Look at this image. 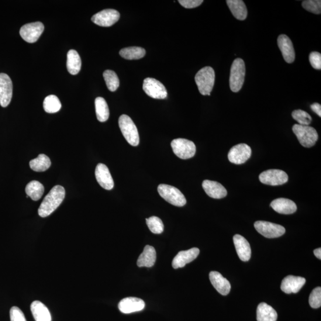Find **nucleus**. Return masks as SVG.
I'll return each mask as SVG.
<instances>
[{
    "label": "nucleus",
    "instance_id": "nucleus-22",
    "mask_svg": "<svg viewBox=\"0 0 321 321\" xmlns=\"http://www.w3.org/2000/svg\"><path fill=\"white\" fill-rule=\"evenodd\" d=\"M233 241L238 257L242 261H249L251 257V248L249 243L244 237L236 234L233 237Z\"/></svg>",
    "mask_w": 321,
    "mask_h": 321
},
{
    "label": "nucleus",
    "instance_id": "nucleus-39",
    "mask_svg": "<svg viewBox=\"0 0 321 321\" xmlns=\"http://www.w3.org/2000/svg\"><path fill=\"white\" fill-rule=\"evenodd\" d=\"M10 316L11 321H26L22 310L16 306L12 307L10 309Z\"/></svg>",
    "mask_w": 321,
    "mask_h": 321
},
{
    "label": "nucleus",
    "instance_id": "nucleus-37",
    "mask_svg": "<svg viewBox=\"0 0 321 321\" xmlns=\"http://www.w3.org/2000/svg\"><path fill=\"white\" fill-rule=\"evenodd\" d=\"M302 6L307 11L316 14V15H320L321 13L320 0H306L302 2Z\"/></svg>",
    "mask_w": 321,
    "mask_h": 321
},
{
    "label": "nucleus",
    "instance_id": "nucleus-43",
    "mask_svg": "<svg viewBox=\"0 0 321 321\" xmlns=\"http://www.w3.org/2000/svg\"><path fill=\"white\" fill-rule=\"evenodd\" d=\"M313 253L314 254H315L317 258H318L319 259V260H321V248H316V249L314 250Z\"/></svg>",
    "mask_w": 321,
    "mask_h": 321
},
{
    "label": "nucleus",
    "instance_id": "nucleus-10",
    "mask_svg": "<svg viewBox=\"0 0 321 321\" xmlns=\"http://www.w3.org/2000/svg\"><path fill=\"white\" fill-rule=\"evenodd\" d=\"M259 179L262 184L271 186L282 185L289 180L288 175L286 172L275 169L262 172L259 176Z\"/></svg>",
    "mask_w": 321,
    "mask_h": 321
},
{
    "label": "nucleus",
    "instance_id": "nucleus-3",
    "mask_svg": "<svg viewBox=\"0 0 321 321\" xmlns=\"http://www.w3.org/2000/svg\"><path fill=\"white\" fill-rule=\"evenodd\" d=\"M246 67L241 58H237L231 65L230 76V87L233 92H239L244 84Z\"/></svg>",
    "mask_w": 321,
    "mask_h": 321
},
{
    "label": "nucleus",
    "instance_id": "nucleus-8",
    "mask_svg": "<svg viewBox=\"0 0 321 321\" xmlns=\"http://www.w3.org/2000/svg\"><path fill=\"white\" fill-rule=\"evenodd\" d=\"M254 227L259 233L269 239L280 237L286 232L284 227L279 224L264 222V221H258L255 222Z\"/></svg>",
    "mask_w": 321,
    "mask_h": 321
},
{
    "label": "nucleus",
    "instance_id": "nucleus-35",
    "mask_svg": "<svg viewBox=\"0 0 321 321\" xmlns=\"http://www.w3.org/2000/svg\"><path fill=\"white\" fill-rule=\"evenodd\" d=\"M147 224L152 233L161 234L164 231V224L162 220L157 217H151L146 219Z\"/></svg>",
    "mask_w": 321,
    "mask_h": 321
},
{
    "label": "nucleus",
    "instance_id": "nucleus-24",
    "mask_svg": "<svg viewBox=\"0 0 321 321\" xmlns=\"http://www.w3.org/2000/svg\"><path fill=\"white\" fill-rule=\"evenodd\" d=\"M156 260V251L154 247L147 245L138 258L137 264L139 267L150 268L154 265Z\"/></svg>",
    "mask_w": 321,
    "mask_h": 321
},
{
    "label": "nucleus",
    "instance_id": "nucleus-38",
    "mask_svg": "<svg viewBox=\"0 0 321 321\" xmlns=\"http://www.w3.org/2000/svg\"><path fill=\"white\" fill-rule=\"evenodd\" d=\"M309 303L312 308H320L321 306V288L320 287L313 290L309 296Z\"/></svg>",
    "mask_w": 321,
    "mask_h": 321
},
{
    "label": "nucleus",
    "instance_id": "nucleus-41",
    "mask_svg": "<svg viewBox=\"0 0 321 321\" xmlns=\"http://www.w3.org/2000/svg\"><path fill=\"white\" fill-rule=\"evenodd\" d=\"M179 3L186 9L197 8L203 2L202 0H179Z\"/></svg>",
    "mask_w": 321,
    "mask_h": 321
},
{
    "label": "nucleus",
    "instance_id": "nucleus-20",
    "mask_svg": "<svg viewBox=\"0 0 321 321\" xmlns=\"http://www.w3.org/2000/svg\"><path fill=\"white\" fill-rule=\"evenodd\" d=\"M202 188L209 197L213 199H222L227 195V191L220 183L206 180L202 183Z\"/></svg>",
    "mask_w": 321,
    "mask_h": 321
},
{
    "label": "nucleus",
    "instance_id": "nucleus-5",
    "mask_svg": "<svg viewBox=\"0 0 321 321\" xmlns=\"http://www.w3.org/2000/svg\"><path fill=\"white\" fill-rule=\"evenodd\" d=\"M292 129L298 137L300 144L305 148H310L315 146L318 139V134L312 127L295 124Z\"/></svg>",
    "mask_w": 321,
    "mask_h": 321
},
{
    "label": "nucleus",
    "instance_id": "nucleus-15",
    "mask_svg": "<svg viewBox=\"0 0 321 321\" xmlns=\"http://www.w3.org/2000/svg\"><path fill=\"white\" fill-rule=\"evenodd\" d=\"M200 253L198 248H192L188 251L179 252L172 262V267L178 269L184 267L186 264L191 263L198 257Z\"/></svg>",
    "mask_w": 321,
    "mask_h": 321
},
{
    "label": "nucleus",
    "instance_id": "nucleus-12",
    "mask_svg": "<svg viewBox=\"0 0 321 321\" xmlns=\"http://www.w3.org/2000/svg\"><path fill=\"white\" fill-rule=\"evenodd\" d=\"M44 26L41 22H34L23 25L20 30V34L22 39L29 43L37 42L42 34Z\"/></svg>",
    "mask_w": 321,
    "mask_h": 321
},
{
    "label": "nucleus",
    "instance_id": "nucleus-31",
    "mask_svg": "<svg viewBox=\"0 0 321 321\" xmlns=\"http://www.w3.org/2000/svg\"><path fill=\"white\" fill-rule=\"evenodd\" d=\"M96 115L100 122H105L109 119L110 112L109 106L104 99L98 97L95 101Z\"/></svg>",
    "mask_w": 321,
    "mask_h": 321
},
{
    "label": "nucleus",
    "instance_id": "nucleus-28",
    "mask_svg": "<svg viewBox=\"0 0 321 321\" xmlns=\"http://www.w3.org/2000/svg\"><path fill=\"white\" fill-rule=\"evenodd\" d=\"M82 61L78 52L71 50L68 52L67 58V70L72 75L79 74L81 69Z\"/></svg>",
    "mask_w": 321,
    "mask_h": 321
},
{
    "label": "nucleus",
    "instance_id": "nucleus-29",
    "mask_svg": "<svg viewBox=\"0 0 321 321\" xmlns=\"http://www.w3.org/2000/svg\"><path fill=\"white\" fill-rule=\"evenodd\" d=\"M25 191L28 197L33 201H37L42 197L44 193V187L40 182L33 181L27 185Z\"/></svg>",
    "mask_w": 321,
    "mask_h": 321
},
{
    "label": "nucleus",
    "instance_id": "nucleus-26",
    "mask_svg": "<svg viewBox=\"0 0 321 321\" xmlns=\"http://www.w3.org/2000/svg\"><path fill=\"white\" fill-rule=\"evenodd\" d=\"M277 313L275 309L265 303H261L257 310L258 321H277Z\"/></svg>",
    "mask_w": 321,
    "mask_h": 321
},
{
    "label": "nucleus",
    "instance_id": "nucleus-4",
    "mask_svg": "<svg viewBox=\"0 0 321 321\" xmlns=\"http://www.w3.org/2000/svg\"><path fill=\"white\" fill-rule=\"evenodd\" d=\"M119 124L124 138L131 146L136 147L139 144V135L135 124L128 116L120 117Z\"/></svg>",
    "mask_w": 321,
    "mask_h": 321
},
{
    "label": "nucleus",
    "instance_id": "nucleus-32",
    "mask_svg": "<svg viewBox=\"0 0 321 321\" xmlns=\"http://www.w3.org/2000/svg\"><path fill=\"white\" fill-rule=\"evenodd\" d=\"M51 165L49 157L45 154H40L35 159L30 161L29 165L32 170L37 172H43L48 170Z\"/></svg>",
    "mask_w": 321,
    "mask_h": 321
},
{
    "label": "nucleus",
    "instance_id": "nucleus-33",
    "mask_svg": "<svg viewBox=\"0 0 321 321\" xmlns=\"http://www.w3.org/2000/svg\"><path fill=\"white\" fill-rule=\"evenodd\" d=\"M44 109L48 113H56L59 112L61 104L57 96L51 95L45 98L43 103Z\"/></svg>",
    "mask_w": 321,
    "mask_h": 321
},
{
    "label": "nucleus",
    "instance_id": "nucleus-14",
    "mask_svg": "<svg viewBox=\"0 0 321 321\" xmlns=\"http://www.w3.org/2000/svg\"><path fill=\"white\" fill-rule=\"evenodd\" d=\"M13 96V84L11 79L5 74H0V105H9Z\"/></svg>",
    "mask_w": 321,
    "mask_h": 321
},
{
    "label": "nucleus",
    "instance_id": "nucleus-11",
    "mask_svg": "<svg viewBox=\"0 0 321 321\" xmlns=\"http://www.w3.org/2000/svg\"><path fill=\"white\" fill-rule=\"evenodd\" d=\"M251 154V147L246 144H240L231 148L228 154V158L231 163L240 165L246 163Z\"/></svg>",
    "mask_w": 321,
    "mask_h": 321
},
{
    "label": "nucleus",
    "instance_id": "nucleus-2",
    "mask_svg": "<svg viewBox=\"0 0 321 321\" xmlns=\"http://www.w3.org/2000/svg\"><path fill=\"white\" fill-rule=\"evenodd\" d=\"M215 72L211 67L202 68L196 74L195 80L202 95H210L215 83Z\"/></svg>",
    "mask_w": 321,
    "mask_h": 321
},
{
    "label": "nucleus",
    "instance_id": "nucleus-42",
    "mask_svg": "<svg viewBox=\"0 0 321 321\" xmlns=\"http://www.w3.org/2000/svg\"><path fill=\"white\" fill-rule=\"evenodd\" d=\"M310 109L315 112L317 116L321 117V105L319 103H313L310 105Z\"/></svg>",
    "mask_w": 321,
    "mask_h": 321
},
{
    "label": "nucleus",
    "instance_id": "nucleus-21",
    "mask_svg": "<svg viewBox=\"0 0 321 321\" xmlns=\"http://www.w3.org/2000/svg\"><path fill=\"white\" fill-rule=\"evenodd\" d=\"M209 279L213 288L221 295L223 296L229 295L231 290L230 283L220 272L217 271L210 272L209 273Z\"/></svg>",
    "mask_w": 321,
    "mask_h": 321
},
{
    "label": "nucleus",
    "instance_id": "nucleus-16",
    "mask_svg": "<svg viewBox=\"0 0 321 321\" xmlns=\"http://www.w3.org/2000/svg\"><path fill=\"white\" fill-rule=\"evenodd\" d=\"M95 174L96 181L102 188L108 191L113 189L115 184L109 169L105 164H98L95 168Z\"/></svg>",
    "mask_w": 321,
    "mask_h": 321
},
{
    "label": "nucleus",
    "instance_id": "nucleus-7",
    "mask_svg": "<svg viewBox=\"0 0 321 321\" xmlns=\"http://www.w3.org/2000/svg\"><path fill=\"white\" fill-rule=\"evenodd\" d=\"M171 146L175 155L183 160H188L195 155L196 148L192 141L179 138L172 140Z\"/></svg>",
    "mask_w": 321,
    "mask_h": 321
},
{
    "label": "nucleus",
    "instance_id": "nucleus-36",
    "mask_svg": "<svg viewBox=\"0 0 321 321\" xmlns=\"http://www.w3.org/2000/svg\"><path fill=\"white\" fill-rule=\"evenodd\" d=\"M293 118L298 122L300 125L309 126L312 122V117L308 113L302 110H296L292 113Z\"/></svg>",
    "mask_w": 321,
    "mask_h": 321
},
{
    "label": "nucleus",
    "instance_id": "nucleus-27",
    "mask_svg": "<svg viewBox=\"0 0 321 321\" xmlns=\"http://www.w3.org/2000/svg\"><path fill=\"white\" fill-rule=\"evenodd\" d=\"M226 2L231 13L237 19L244 20L246 19L247 10L243 1L241 0H227Z\"/></svg>",
    "mask_w": 321,
    "mask_h": 321
},
{
    "label": "nucleus",
    "instance_id": "nucleus-1",
    "mask_svg": "<svg viewBox=\"0 0 321 321\" xmlns=\"http://www.w3.org/2000/svg\"><path fill=\"white\" fill-rule=\"evenodd\" d=\"M65 193V189L63 186H54L41 203L39 209V216L45 218L51 215L63 202Z\"/></svg>",
    "mask_w": 321,
    "mask_h": 321
},
{
    "label": "nucleus",
    "instance_id": "nucleus-23",
    "mask_svg": "<svg viewBox=\"0 0 321 321\" xmlns=\"http://www.w3.org/2000/svg\"><path fill=\"white\" fill-rule=\"evenodd\" d=\"M271 206L275 211L281 214H292L297 210L296 203L292 200L286 198H278L271 203Z\"/></svg>",
    "mask_w": 321,
    "mask_h": 321
},
{
    "label": "nucleus",
    "instance_id": "nucleus-6",
    "mask_svg": "<svg viewBox=\"0 0 321 321\" xmlns=\"http://www.w3.org/2000/svg\"><path fill=\"white\" fill-rule=\"evenodd\" d=\"M158 192L162 198L172 205L182 207L186 205L185 196L174 186L161 184L158 186Z\"/></svg>",
    "mask_w": 321,
    "mask_h": 321
},
{
    "label": "nucleus",
    "instance_id": "nucleus-34",
    "mask_svg": "<svg viewBox=\"0 0 321 321\" xmlns=\"http://www.w3.org/2000/svg\"><path fill=\"white\" fill-rule=\"evenodd\" d=\"M107 88L110 91L115 92L119 87L120 81L115 72L106 70L103 74Z\"/></svg>",
    "mask_w": 321,
    "mask_h": 321
},
{
    "label": "nucleus",
    "instance_id": "nucleus-13",
    "mask_svg": "<svg viewBox=\"0 0 321 321\" xmlns=\"http://www.w3.org/2000/svg\"><path fill=\"white\" fill-rule=\"evenodd\" d=\"M118 11L114 9H105L95 14L92 17V21L100 26L110 27L115 24L120 19Z\"/></svg>",
    "mask_w": 321,
    "mask_h": 321
},
{
    "label": "nucleus",
    "instance_id": "nucleus-19",
    "mask_svg": "<svg viewBox=\"0 0 321 321\" xmlns=\"http://www.w3.org/2000/svg\"><path fill=\"white\" fill-rule=\"evenodd\" d=\"M277 43L284 60L288 63H292L295 60V51L291 39L286 34H281L278 38Z\"/></svg>",
    "mask_w": 321,
    "mask_h": 321
},
{
    "label": "nucleus",
    "instance_id": "nucleus-18",
    "mask_svg": "<svg viewBox=\"0 0 321 321\" xmlns=\"http://www.w3.org/2000/svg\"><path fill=\"white\" fill-rule=\"evenodd\" d=\"M146 303L144 300L130 297L122 299L119 303V309L121 312L129 314L141 311L145 308Z\"/></svg>",
    "mask_w": 321,
    "mask_h": 321
},
{
    "label": "nucleus",
    "instance_id": "nucleus-25",
    "mask_svg": "<svg viewBox=\"0 0 321 321\" xmlns=\"http://www.w3.org/2000/svg\"><path fill=\"white\" fill-rule=\"evenodd\" d=\"M34 320L36 321H51V315L47 307L40 301H34L30 306Z\"/></svg>",
    "mask_w": 321,
    "mask_h": 321
},
{
    "label": "nucleus",
    "instance_id": "nucleus-17",
    "mask_svg": "<svg viewBox=\"0 0 321 321\" xmlns=\"http://www.w3.org/2000/svg\"><path fill=\"white\" fill-rule=\"evenodd\" d=\"M306 282V279L294 275H288L283 279L281 284V289L287 294L298 293Z\"/></svg>",
    "mask_w": 321,
    "mask_h": 321
},
{
    "label": "nucleus",
    "instance_id": "nucleus-30",
    "mask_svg": "<svg viewBox=\"0 0 321 321\" xmlns=\"http://www.w3.org/2000/svg\"><path fill=\"white\" fill-rule=\"evenodd\" d=\"M119 54L126 60H139L146 56V51L141 47H131L121 50Z\"/></svg>",
    "mask_w": 321,
    "mask_h": 321
},
{
    "label": "nucleus",
    "instance_id": "nucleus-9",
    "mask_svg": "<svg viewBox=\"0 0 321 321\" xmlns=\"http://www.w3.org/2000/svg\"><path fill=\"white\" fill-rule=\"evenodd\" d=\"M143 89L147 95L154 99H164L167 96V89L164 85L154 78L145 79Z\"/></svg>",
    "mask_w": 321,
    "mask_h": 321
},
{
    "label": "nucleus",
    "instance_id": "nucleus-40",
    "mask_svg": "<svg viewBox=\"0 0 321 321\" xmlns=\"http://www.w3.org/2000/svg\"><path fill=\"white\" fill-rule=\"evenodd\" d=\"M309 61L313 68L316 70L321 69V54L318 52L313 51L309 55Z\"/></svg>",
    "mask_w": 321,
    "mask_h": 321
}]
</instances>
